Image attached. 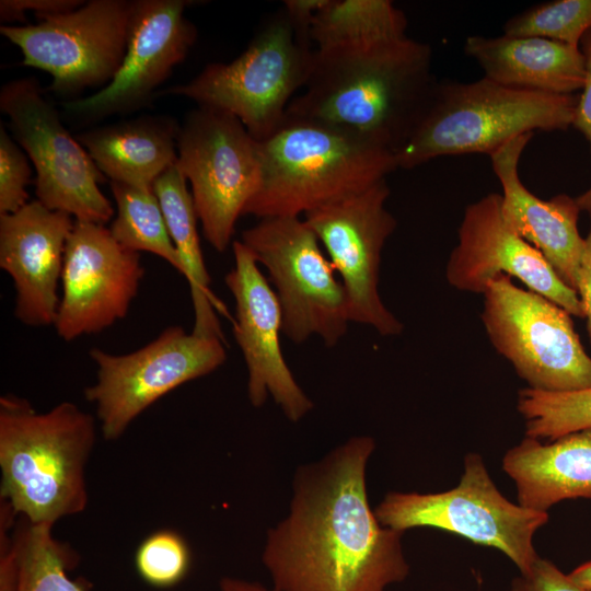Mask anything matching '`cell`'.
Here are the masks:
<instances>
[{
    "mask_svg": "<svg viewBox=\"0 0 591 591\" xmlns=\"http://www.w3.org/2000/svg\"><path fill=\"white\" fill-rule=\"evenodd\" d=\"M457 236L445 266L451 287L483 294L496 277H515L570 315L583 317L578 293L559 279L536 248L506 224L500 194H488L468 205Z\"/></svg>",
    "mask_w": 591,
    "mask_h": 591,
    "instance_id": "17",
    "label": "cell"
},
{
    "mask_svg": "<svg viewBox=\"0 0 591 591\" xmlns=\"http://www.w3.org/2000/svg\"><path fill=\"white\" fill-rule=\"evenodd\" d=\"M517 409L525 420V436L554 440L591 428V387L564 393L525 387L519 391Z\"/></svg>",
    "mask_w": 591,
    "mask_h": 591,
    "instance_id": "28",
    "label": "cell"
},
{
    "mask_svg": "<svg viewBox=\"0 0 591 591\" xmlns=\"http://www.w3.org/2000/svg\"><path fill=\"white\" fill-rule=\"evenodd\" d=\"M575 94L514 89L485 77L472 82H437L405 143L397 169L412 170L436 158L490 155L513 138L535 130L572 127Z\"/></svg>",
    "mask_w": 591,
    "mask_h": 591,
    "instance_id": "5",
    "label": "cell"
},
{
    "mask_svg": "<svg viewBox=\"0 0 591 591\" xmlns=\"http://www.w3.org/2000/svg\"><path fill=\"white\" fill-rule=\"evenodd\" d=\"M219 591H277L273 587L248 581L236 577H223L219 582Z\"/></svg>",
    "mask_w": 591,
    "mask_h": 591,
    "instance_id": "37",
    "label": "cell"
},
{
    "mask_svg": "<svg viewBox=\"0 0 591 591\" xmlns=\"http://www.w3.org/2000/svg\"><path fill=\"white\" fill-rule=\"evenodd\" d=\"M262 175L243 216L300 217L362 192L397 170L395 154L351 130L286 115L259 141Z\"/></svg>",
    "mask_w": 591,
    "mask_h": 591,
    "instance_id": "4",
    "label": "cell"
},
{
    "mask_svg": "<svg viewBox=\"0 0 591 591\" xmlns=\"http://www.w3.org/2000/svg\"><path fill=\"white\" fill-rule=\"evenodd\" d=\"M189 3L135 0L126 55L115 78L89 96L62 102L67 117L90 124L148 106L197 40V28L184 14Z\"/></svg>",
    "mask_w": 591,
    "mask_h": 591,
    "instance_id": "15",
    "label": "cell"
},
{
    "mask_svg": "<svg viewBox=\"0 0 591 591\" xmlns=\"http://www.w3.org/2000/svg\"><path fill=\"white\" fill-rule=\"evenodd\" d=\"M511 591H588L548 559L538 558L530 571L512 580Z\"/></svg>",
    "mask_w": 591,
    "mask_h": 591,
    "instance_id": "32",
    "label": "cell"
},
{
    "mask_svg": "<svg viewBox=\"0 0 591 591\" xmlns=\"http://www.w3.org/2000/svg\"><path fill=\"white\" fill-rule=\"evenodd\" d=\"M502 468L525 508L548 512L567 499H591V428L548 443L525 436L506 452Z\"/></svg>",
    "mask_w": 591,
    "mask_h": 591,
    "instance_id": "22",
    "label": "cell"
},
{
    "mask_svg": "<svg viewBox=\"0 0 591 591\" xmlns=\"http://www.w3.org/2000/svg\"><path fill=\"white\" fill-rule=\"evenodd\" d=\"M568 576L576 584L591 591V560L578 566Z\"/></svg>",
    "mask_w": 591,
    "mask_h": 591,
    "instance_id": "38",
    "label": "cell"
},
{
    "mask_svg": "<svg viewBox=\"0 0 591 591\" xmlns=\"http://www.w3.org/2000/svg\"><path fill=\"white\" fill-rule=\"evenodd\" d=\"M143 275L140 253L119 244L104 224L74 220L54 323L58 336L71 341L124 318Z\"/></svg>",
    "mask_w": 591,
    "mask_h": 591,
    "instance_id": "16",
    "label": "cell"
},
{
    "mask_svg": "<svg viewBox=\"0 0 591 591\" xmlns=\"http://www.w3.org/2000/svg\"><path fill=\"white\" fill-rule=\"evenodd\" d=\"M135 0H90L36 24L1 25L18 46L23 66L48 72L49 91L73 96L106 86L126 55Z\"/></svg>",
    "mask_w": 591,
    "mask_h": 591,
    "instance_id": "13",
    "label": "cell"
},
{
    "mask_svg": "<svg viewBox=\"0 0 591 591\" xmlns=\"http://www.w3.org/2000/svg\"><path fill=\"white\" fill-rule=\"evenodd\" d=\"M314 53L310 31L296 24L281 8L231 62L209 63L190 81L157 96H183L198 106L228 112L253 138L264 141L283 124L294 94L304 89Z\"/></svg>",
    "mask_w": 591,
    "mask_h": 591,
    "instance_id": "6",
    "label": "cell"
},
{
    "mask_svg": "<svg viewBox=\"0 0 591 591\" xmlns=\"http://www.w3.org/2000/svg\"><path fill=\"white\" fill-rule=\"evenodd\" d=\"M234 266L224 281L235 301L233 334L247 368V396L260 407L270 395L285 416L297 422L313 403L296 381L280 346L282 313L275 290L250 250L232 243Z\"/></svg>",
    "mask_w": 591,
    "mask_h": 591,
    "instance_id": "18",
    "label": "cell"
},
{
    "mask_svg": "<svg viewBox=\"0 0 591 591\" xmlns=\"http://www.w3.org/2000/svg\"><path fill=\"white\" fill-rule=\"evenodd\" d=\"M437 82L431 47L408 36L317 47L287 115L351 130L395 154Z\"/></svg>",
    "mask_w": 591,
    "mask_h": 591,
    "instance_id": "2",
    "label": "cell"
},
{
    "mask_svg": "<svg viewBox=\"0 0 591 591\" xmlns=\"http://www.w3.org/2000/svg\"><path fill=\"white\" fill-rule=\"evenodd\" d=\"M190 560L186 541L171 530H161L149 535L135 555L139 576L155 588H171L179 583L189 571Z\"/></svg>",
    "mask_w": 591,
    "mask_h": 591,
    "instance_id": "30",
    "label": "cell"
},
{
    "mask_svg": "<svg viewBox=\"0 0 591 591\" xmlns=\"http://www.w3.org/2000/svg\"><path fill=\"white\" fill-rule=\"evenodd\" d=\"M380 523L404 533L434 528L503 553L526 573L540 558L534 535L548 512L507 499L495 485L478 453H467L459 484L440 493L390 491L374 509Z\"/></svg>",
    "mask_w": 591,
    "mask_h": 591,
    "instance_id": "7",
    "label": "cell"
},
{
    "mask_svg": "<svg viewBox=\"0 0 591 591\" xmlns=\"http://www.w3.org/2000/svg\"><path fill=\"white\" fill-rule=\"evenodd\" d=\"M373 438L357 436L300 466L288 514L270 528L262 561L277 591H386L409 573L402 536L371 508Z\"/></svg>",
    "mask_w": 591,
    "mask_h": 591,
    "instance_id": "1",
    "label": "cell"
},
{
    "mask_svg": "<svg viewBox=\"0 0 591 591\" xmlns=\"http://www.w3.org/2000/svg\"><path fill=\"white\" fill-rule=\"evenodd\" d=\"M53 526L20 517L14 532L15 571L9 591H88L85 579H72L78 557L51 534Z\"/></svg>",
    "mask_w": 591,
    "mask_h": 591,
    "instance_id": "26",
    "label": "cell"
},
{
    "mask_svg": "<svg viewBox=\"0 0 591 591\" xmlns=\"http://www.w3.org/2000/svg\"><path fill=\"white\" fill-rule=\"evenodd\" d=\"M176 165L190 185L205 239L225 252L260 184L259 141L234 115L197 106L179 126Z\"/></svg>",
    "mask_w": 591,
    "mask_h": 591,
    "instance_id": "10",
    "label": "cell"
},
{
    "mask_svg": "<svg viewBox=\"0 0 591 591\" xmlns=\"http://www.w3.org/2000/svg\"><path fill=\"white\" fill-rule=\"evenodd\" d=\"M90 357L96 364V380L84 396L95 405L103 438L112 441L159 398L216 371L227 351L219 338L170 326L132 352L114 355L92 348Z\"/></svg>",
    "mask_w": 591,
    "mask_h": 591,
    "instance_id": "12",
    "label": "cell"
},
{
    "mask_svg": "<svg viewBox=\"0 0 591 591\" xmlns=\"http://www.w3.org/2000/svg\"><path fill=\"white\" fill-rule=\"evenodd\" d=\"M177 121L166 116H141L88 129L77 140L109 179L152 189L177 162Z\"/></svg>",
    "mask_w": 591,
    "mask_h": 591,
    "instance_id": "23",
    "label": "cell"
},
{
    "mask_svg": "<svg viewBox=\"0 0 591 591\" xmlns=\"http://www.w3.org/2000/svg\"><path fill=\"white\" fill-rule=\"evenodd\" d=\"M31 166L18 142L0 125V215L15 212L28 202Z\"/></svg>",
    "mask_w": 591,
    "mask_h": 591,
    "instance_id": "31",
    "label": "cell"
},
{
    "mask_svg": "<svg viewBox=\"0 0 591 591\" xmlns=\"http://www.w3.org/2000/svg\"><path fill=\"white\" fill-rule=\"evenodd\" d=\"M533 132L518 136L489 158L501 188V212L506 224L536 248L559 279L577 292L578 271L586 239L578 229L581 210L566 194L541 199L519 176V161Z\"/></svg>",
    "mask_w": 591,
    "mask_h": 591,
    "instance_id": "20",
    "label": "cell"
},
{
    "mask_svg": "<svg viewBox=\"0 0 591 591\" xmlns=\"http://www.w3.org/2000/svg\"><path fill=\"white\" fill-rule=\"evenodd\" d=\"M74 219L28 201L0 215V267L15 289L14 315L28 326L54 325L65 250Z\"/></svg>",
    "mask_w": 591,
    "mask_h": 591,
    "instance_id": "19",
    "label": "cell"
},
{
    "mask_svg": "<svg viewBox=\"0 0 591 591\" xmlns=\"http://www.w3.org/2000/svg\"><path fill=\"white\" fill-rule=\"evenodd\" d=\"M95 442V418L74 403L38 413L23 397L1 396V500L32 524L54 526L82 513Z\"/></svg>",
    "mask_w": 591,
    "mask_h": 591,
    "instance_id": "3",
    "label": "cell"
},
{
    "mask_svg": "<svg viewBox=\"0 0 591 591\" xmlns=\"http://www.w3.org/2000/svg\"><path fill=\"white\" fill-rule=\"evenodd\" d=\"M580 48L586 58L587 76L581 93L577 96L572 127L583 135L591 150V31L581 39ZM576 201L579 209L586 211L591 219V186L576 197Z\"/></svg>",
    "mask_w": 591,
    "mask_h": 591,
    "instance_id": "33",
    "label": "cell"
},
{
    "mask_svg": "<svg viewBox=\"0 0 591 591\" xmlns=\"http://www.w3.org/2000/svg\"><path fill=\"white\" fill-rule=\"evenodd\" d=\"M82 0H1L0 21L2 25L21 22L26 25L25 14L34 12L37 21L45 18L62 14L81 7Z\"/></svg>",
    "mask_w": 591,
    "mask_h": 591,
    "instance_id": "34",
    "label": "cell"
},
{
    "mask_svg": "<svg viewBox=\"0 0 591 591\" xmlns=\"http://www.w3.org/2000/svg\"><path fill=\"white\" fill-rule=\"evenodd\" d=\"M390 193L383 179L303 216L343 282L349 321L373 327L382 336L404 329L379 292L382 250L397 224L385 207Z\"/></svg>",
    "mask_w": 591,
    "mask_h": 591,
    "instance_id": "14",
    "label": "cell"
},
{
    "mask_svg": "<svg viewBox=\"0 0 591 591\" xmlns=\"http://www.w3.org/2000/svg\"><path fill=\"white\" fill-rule=\"evenodd\" d=\"M591 31V0H556L534 5L509 19L508 36H536L580 47Z\"/></svg>",
    "mask_w": 591,
    "mask_h": 591,
    "instance_id": "29",
    "label": "cell"
},
{
    "mask_svg": "<svg viewBox=\"0 0 591 591\" xmlns=\"http://www.w3.org/2000/svg\"><path fill=\"white\" fill-rule=\"evenodd\" d=\"M464 53L484 77L505 86L551 94L581 91L587 76L580 47L536 36H468Z\"/></svg>",
    "mask_w": 591,
    "mask_h": 591,
    "instance_id": "21",
    "label": "cell"
},
{
    "mask_svg": "<svg viewBox=\"0 0 591 591\" xmlns=\"http://www.w3.org/2000/svg\"><path fill=\"white\" fill-rule=\"evenodd\" d=\"M0 109L11 134L36 171V200L74 220L106 224L114 208L100 189L106 178L62 124L35 78L15 79L0 90Z\"/></svg>",
    "mask_w": 591,
    "mask_h": 591,
    "instance_id": "11",
    "label": "cell"
},
{
    "mask_svg": "<svg viewBox=\"0 0 591 591\" xmlns=\"http://www.w3.org/2000/svg\"><path fill=\"white\" fill-rule=\"evenodd\" d=\"M577 293L582 304L591 341V227L586 237L584 252L578 271Z\"/></svg>",
    "mask_w": 591,
    "mask_h": 591,
    "instance_id": "35",
    "label": "cell"
},
{
    "mask_svg": "<svg viewBox=\"0 0 591 591\" xmlns=\"http://www.w3.org/2000/svg\"><path fill=\"white\" fill-rule=\"evenodd\" d=\"M166 225L183 266L194 308L193 333L224 341L217 312L228 311L210 290V275L204 262L197 215L187 181L177 165L166 170L154 183Z\"/></svg>",
    "mask_w": 591,
    "mask_h": 591,
    "instance_id": "24",
    "label": "cell"
},
{
    "mask_svg": "<svg viewBox=\"0 0 591 591\" xmlns=\"http://www.w3.org/2000/svg\"><path fill=\"white\" fill-rule=\"evenodd\" d=\"M408 21L390 0H327L314 16L310 37L315 48L403 38Z\"/></svg>",
    "mask_w": 591,
    "mask_h": 591,
    "instance_id": "25",
    "label": "cell"
},
{
    "mask_svg": "<svg viewBox=\"0 0 591 591\" xmlns=\"http://www.w3.org/2000/svg\"><path fill=\"white\" fill-rule=\"evenodd\" d=\"M327 0H286L282 9L299 26L310 31L311 23L316 13Z\"/></svg>",
    "mask_w": 591,
    "mask_h": 591,
    "instance_id": "36",
    "label": "cell"
},
{
    "mask_svg": "<svg viewBox=\"0 0 591 591\" xmlns=\"http://www.w3.org/2000/svg\"><path fill=\"white\" fill-rule=\"evenodd\" d=\"M483 296L488 338L528 387L553 393L591 387V357L566 310L506 275L493 279Z\"/></svg>",
    "mask_w": 591,
    "mask_h": 591,
    "instance_id": "8",
    "label": "cell"
},
{
    "mask_svg": "<svg viewBox=\"0 0 591 591\" xmlns=\"http://www.w3.org/2000/svg\"><path fill=\"white\" fill-rule=\"evenodd\" d=\"M109 184L117 208L108 228L114 239L134 252H148L163 258L183 275L182 262L153 188Z\"/></svg>",
    "mask_w": 591,
    "mask_h": 591,
    "instance_id": "27",
    "label": "cell"
},
{
    "mask_svg": "<svg viewBox=\"0 0 591 591\" xmlns=\"http://www.w3.org/2000/svg\"><path fill=\"white\" fill-rule=\"evenodd\" d=\"M241 242L268 271L282 313V333L335 346L349 324L343 282L315 233L300 217H273L242 232Z\"/></svg>",
    "mask_w": 591,
    "mask_h": 591,
    "instance_id": "9",
    "label": "cell"
}]
</instances>
